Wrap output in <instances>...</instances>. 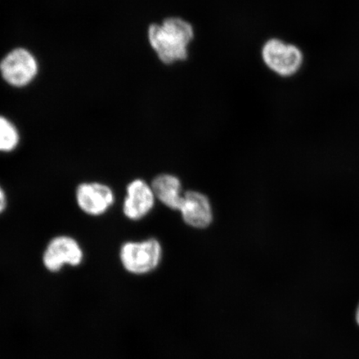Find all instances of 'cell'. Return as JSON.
Instances as JSON below:
<instances>
[{"instance_id": "52a82bcc", "label": "cell", "mask_w": 359, "mask_h": 359, "mask_svg": "<svg viewBox=\"0 0 359 359\" xmlns=\"http://www.w3.org/2000/svg\"><path fill=\"white\" fill-rule=\"evenodd\" d=\"M155 194L151 187L142 179L134 180L127 187L123 214L131 221H139L154 208Z\"/></svg>"}, {"instance_id": "7a4b0ae2", "label": "cell", "mask_w": 359, "mask_h": 359, "mask_svg": "<svg viewBox=\"0 0 359 359\" xmlns=\"http://www.w3.org/2000/svg\"><path fill=\"white\" fill-rule=\"evenodd\" d=\"M264 66L281 79H291L299 74L304 65V53L298 45L280 38L266 40L260 48Z\"/></svg>"}, {"instance_id": "7c38bea8", "label": "cell", "mask_w": 359, "mask_h": 359, "mask_svg": "<svg viewBox=\"0 0 359 359\" xmlns=\"http://www.w3.org/2000/svg\"><path fill=\"white\" fill-rule=\"evenodd\" d=\"M355 320H356L357 324L359 325V304H358L357 309H356Z\"/></svg>"}, {"instance_id": "6da1fadb", "label": "cell", "mask_w": 359, "mask_h": 359, "mask_svg": "<svg viewBox=\"0 0 359 359\" xmlns=\"http://www.w3.org/2000/svg\"><path fill=\"white\" fill-rule=\"evenodd\" d=\"M196 31L190 21L180 16H169L154 22L147 29V40L161 62L174 65L186 61L194 41Z\"/></svg>"}, {"instance_id": "277c9868", "label": "cell", "mask_w": 359, "mask_h": 359, "mask_svg": "<svg viewBox=\"0 0 359 359\" xmlns=\"http://www.w3.org/2000/svg\"><path fill=\"white\" fill-rule=\"evenodd\" d=\"M0 74L10 86L25 88L37 77L39 62L28 49L16 48L0 62Z\"/></svg>"}, {"instance_id": "8fae6325", "label": "cell", "mask_w": 359, "mask_h": 359, "mask_svg": "<svg viewBox=\"0 0 359 359\" xmlns=\"http://www.w3.org/2000/svg\"><path fill=\"white\" fill-rule=\"evenodd\" d=\"M7 206V197L6 192L0 187V214L4 212Z\"/></svg>"}, {"instance_id": "30bf717a", "label": "cell", "mask_w": 359, "mask_h": 359, "mask_svg": "<svg viewBox=\"0 0 359 359\" xmlns=\"http://www.w3.org/2000/svg\"><path fill=\"white\" fill-rule=\"evenodd\" d=\"M20 133L15 124L0 116V151L11 152L19 146Z\"/></svg>"}, {"instance_id": "9c48e42d", "label": "cell", "mask_w": 359, "mask_h": 359, "mask_svg": "<svg viewBox=\"0 0 359 359\" xmlns=\"http://www.w3.org/2000/svg\"><path fill=\"white\" fill-rule=\"evenodd\" d=\"M152 190L161 203L174 210H180L183 201L180 180L170 174H161L152 182Z\"/></svg>"}, {"instance_id": "3957f363", "label": "cell", "mask_w": 359, "mask_h": 359, "mask_svg": "<svg viewBox=\"0 0 359 359\" xmlns=\"http://www.w3.org/2000/svg\"><path fill=\"white\" fill-rule=\"evenodd\" d=\"M163 249L158 241L126 242L121 247L120 260L123 268L133 275H145L159 266Z\"/></svg>"}, {"instance_id": "5b68a950", "label": "cell", "mask_w": 359, "mask_h": 359, "mask_svg": "<svg viewBox=\"0 0 359 359\" xmlns=\"http://www.w3.org/2000/svg\"><path fill=\"white\" fill-rule=\"evenodd\" d=\"M83 260V250L73 237L60 236L48 242L43 255V264L47 271H60L65 266H79Z\"/></svg>"}, {"instance_id": "8992f818", "label": "cell", "mask_w": 359, "mask_h": 359, "mask_svg": "<svg viewBox=\"0 0 359 359\" xmlns=\"http://www.w3.org/2000/svg\"><path fill=\"white\" fill-rule=\"evenodd\" d=\"M79 208L87 215L100 217L109 210L115 201L114 192L100 182L80 184L76 190Z\"/></svg>"}, {"instance_id": "ba28073f", "label": "cell", "mask_w": 359, "mask_h": 359, "mask_svg": "<svg viewBox=\"0 0 359 359\" xmlns=\"http://www.w3.org/2000/svg\"><path fill=\"white\" fill-rule=\"evenodd\" d=\"M179 212H181L184 222L191 227L203 229L212 222V205L208 197L200 192H186Z\"/></svg>"}]
</instances>
